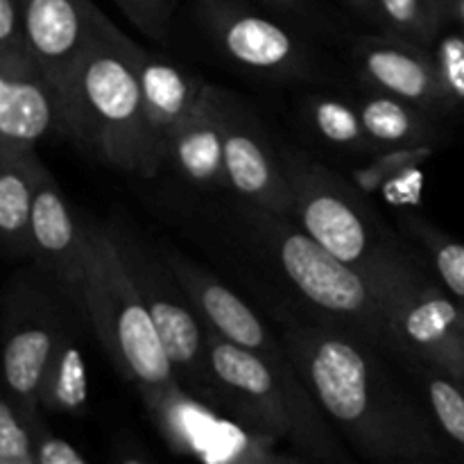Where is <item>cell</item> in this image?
Here are the masks:
<instances>
[{
  "label": "cell",
  "mask_w": 464,
  "mask_h": 464,
  "mask_svg": "<svg viewBox=\"0 0 464 464\" xmlns=\"http://www.w3.org/2000/svg\"><path fill=\"white\" fill-rule=\"evenodd\" d=\"M462 385H464V381H462Z\"/></svg>",
  "instance_id": "f35d334b"
},
{
  "label": "cell",
  "mask_w": 464,
  "mask_h": 464,
  "mask_svg": "<svg viewBox=\"0 0 464 464\" xmlns=\"http://www.w3.org/2000/svg\"><path fill=\"white\" fill-rule=\"evenodd\" d=\"M352 66L370 91L394 95L449 121L430 48L392 34H362L352 45Z\"/></svg>",
  "instance_id": "2e32d148"
},
{
  "label": "cell",
  "mask_w": 464,
  "mask_h": 464,
  "mask_svg": "<svg viewBox=\"0 0 464 464\" xmlns=\"http://www.w3.org/2000/svg\"><path fill=\"white\" fill-rule=\"evenodd\" d=\"M86 317L118 374L150 399L181 385L111 231L89 225Z\"/></svg>",
  "instance_id": "8992f818"
},
{
  "label": "cell",
  "mask_w": 464,
  "mask_h": 464,
  "mask_svg": "<svg viewBox=\"0 0 464 464\" xmlns=\"http://www.w3.org/2000/svg\"><path fill=\"white\" fill-rule=\"evenodd\" d=\"M356 104L362 125L379 150L440 145L447 139L442 118L401 98L370 91Z\"/></svg>",
  "instance_id": "ffe728a7"
},
{
  "label": "cell",
  "mask_w": 464,
  "mask_h": 464,
  "mask_svg": "<svg viewBox=\"0 0 464 464\" xmlns=\"http://www.w3.org/2000/svg\"><path fill=\"white\" fill-rule=\"evenodd\" d=\"M399 231L421 254L440 285L464 306V243L444 234L415 211L399 213Z\"/></svg>",
  "instance_id": "603a6c76"
},
{
  "label": "cell",
  "mask_w": 464,
  "mask_h": 464,
  "mask_svg": "<svg viewBox=\"0 0 464 464\" xmlns=\"http://www.w3.org/2000/svg\"><path fill=\"white\" fill-rule=\"evenodd\" d=\"M143 93V154L139 175L154 179L166 168L172 136L202 95L207 82L163 54L136 48Z\"/></svg>",
  "instance_id": "9a60e30c"
},
{
  "label": "cell",
  "mask_w": 464,
  "mask_h": 464,
  "mask_svg": "<svg viewBox=\"0 0 464 464\" xmlns=\"http://www.w3.org/2000/svg\"><path fill=\"white\" fill-rule=\"evenodd\" d=\"M449 447L464 456V385L438 367L401 361Z\"/></svg>",
  "instance_id": "cb8c5ba5"
},
{
  "label": "cell",
  "mask_w": 464,
  "mask_h": 464,
  "mask_svg": "<svg viewBox=\"0 0 464 464\" xmlns=\"http://www.w3.org/2000/svg\"><path fill=\"white\" fill-rule=\"evenodd\" d=\"M270 464H320V462H311V460H306V458H288V456H279V453H276L275 458H272V462Z\"/></svg>",
  "instance_id": "d590c367"
},
{
  "label": "cell",
  "mask_w": 464,
  "mask_h": 464,
  "mask_svg": "<svg viewBox=\"0 0 464 464\" xmlns=\"http://www.w3.org/2000/svg\"><path fill=\"white\" fill-rule=\"evenodd\" d=\"M62 127V95L39 63L0 62V150H36Z\"/></svg>",
  "instance_id": "e0dca14e"
},
{
  "label": "cell",
  "mask_w": 464,
  "mask_h": 464,
  "mask_svg": "<svg viewBox=\"0 0 464 464\" xmlns=\"http://www.w3.org/2000/svg\"><path fill=\"white\" fill-rule=\"evenodd\" d=\"M111 23L93 0H23L27 48L62 98L72 72Z\"/></svg>",
  "instance_id": "5bb4252c"
},
{
  "label": "cell",
  "mask_w": 464,
  "mask_h": 464,
  "mask_svg": "<svg viewBox=\"0 0 464 464\" xmlns=\"http://www.w3.org/2000/svg\"><path fill=\"white\" fill-rule=\"evenodd\" d=\"M32 258L72 315L86 317L89 222L77 218L53 172H45L32 218Z\"/></svg>",
  "instance_id": "30bf717a"
},
{
  "label": "cell",
  "mask_w": 464,
  "mask_h": 464,
  "mask_svg": "<svg viewBox=\"0 0 464 464\" xmlns=\"http://www.w3.org/2000/svg\"><path fill=\"white\" fill-rule=\"evenodd\" d=\"M27 426H30L32 435H34L39 464H86L84 458H82L66 440L50 433V429L44 424L41 417L34 421H27Z\"/></svg>",
  "instance_id": "1f68e13d"
},
{
  "label": "cell",
  "mask_w": 464,
  "mask_h": 464,
  "mask_svg": "<svg viewBox=\"0 0 464 464\" xmlns=\"http://www.w3.org/2000/svg\"><path fill=\"white\" fill-rule=\"evenodd\" d=\"M127 21L157 44H168L175 18V0H113Z\"/></svg>",
  "instance_id": "f1b7e54d"
},
{
  "label": "cell",
  "mask_w": 464,
  "mask_h": 464,
  "mask_svg": "<svg viewBox=\"0 0 464 464\" xmlns=\"http://www.w3.org/2000/svg\"><path fill=\"white\" fill-rule=\"evenodd\" d=\"M161 254L175 272L184 293L188 295L198 315L202 317L204 326L216 331L220 338L261 356L279 374H297V367L290 361L284 340L267 329L266 322L240 295H236L229 285L222 284L218 276L198 266L186 254L170 247L161 249Z\"/></svg>",
  "instance_id": "8fae6325"
},
{
  "label": "cell",
  "mask_w": 464,
  "mask_h": 464,
  "mask_svg": "<svg viewBox=\"0 0 464 464\" xmlns=\"http://www.w3.org/2000/svg\"><path fill=\"white\" fill-rule=\"evenodd\" d=\"M421 186H424L421 166H412L385 181L376 198H381L385 204L397 208L399 213L415 211L421 204Z\"/></svg>",
  "instance_id": "4dcf8cb0"
},
{
  "label": "cell",
  "mask_w": 464,
  "mask_h": 464,
  "mask_svg": "<svg viewBox=\"0 0 464 464\" xmlns=\"http://www.w3.org/2000/svg\"><path fill=\"white\" fill-rule=\"evenodd\" d=\"M45 172L36 150H0V238L12 258H32V218Z\"/></svg>",
  "instance_id": "d6986e66"
},
{
  "label": "cell",
  "mask_w": 464,
  "mask_h": 464,
  "mask_svg": "<svg viewBox=\"0 0 464 464\" xmlns=\"http://www.w3.org/2000/svg\"><path fill=\"white\" fill-rule=\"evenodd\" d=\"M290 193L293 220L338 261L374 284L385 270L406 258L412 245L390 229L349 177L306 159L299 152H281Z\"/></svg>",
  "instance_id": "5b68a950"
},
{
  "label": "cell",
  "mask_w": 464,
  "mask_h": 464,
  "mask_svg": "<svg viewBox=\"0 0 464 464\" xmlns=\"http://www.w3.org/2000/svg\"><path fill=\"white\" fill-rule=\"evenodd\" d=\"M225 166L234 198L293 218V193L281 152L252 109L231 93H225Z\"/></svg>",
  "instance_id": "4fadbf2b"
},
{
  "label": "cell",
  "mask_w": 464,
  "mask_h": 464,
  "mask_svg": "<svg viewBox=\"0 0 464 464\" xmlns=\"http://www.w3.org/2000/svg\"><path fill=\"white\" fill-rule=\"evenodd\" d=\"M225 93L208 84L172 136L166 166L184 184L207 193L229 190L225 166Z\"/></svg>",
  "instance_id": "ac0fdd59"
},
{
  "label": "cell",
  "mask_w": 464,
  "mask_h": 464,
  "mask_svg": "<svg viewBox=\"0 0 464 464\" xmlns=\"http://www.w3.org/2000/svg\"><path fill=\"white\" fill-rule=\"evenodd\" d=\"M353 14H358L361 18H365L367 23H372L374 27H379V9H376V0H343Z\"/></svg>",
  "instance_id": "e575fe53"
},
{
  "label": "cell",
  "mask_w": 464,
  "mask_h": 464,
  "mask_svg": "<svg viewBox=\"0 0 464 464\" xmlns=\"http://www.w3.org/2000/svg\"><path fill=\"white\" fill-rule=\"evenodd\" d=\"M444 25L460 27L464 32V0H435Z\"/></svg>",
  "instance_id": "836d02e7"
},
{
  "label": "cell",
  "mask_w": 464,
  "mask_h": 464,
  "mask_svg": "<svg viewBox=\"0 0 464 464\" xmlns=\"http://www.w3.org/2000/svg\"><path fill=\"white\" fill-rule=\"evenodd\" d=\"M438 152V145H417V148H390L381 150L379 154L370 159L365 166L353 168L349 179L358 186L365 195L374 198L379 195L381 186L394 175L412 166H424L433 154Z\"/></svg>",
  "instance_id": "4316f807"
},
{
  "label": "cell",
  "mask_w": 464,
  "mask_h": 464,
  "mask_svg": "<svg viewBox=\"0 0 464 464\" xmlns=\"http://www.w3.org/2000/svg\"><path fill=\"white\" fill-rule=\"evenodd\" d=\"M306 127L324 145L353 157H374L381 150L367 134L356 102L331 95H308L302 104Z\"/></svg>",
  "instance_id": "7402d4cb"
},
{
  "label": "cell",
  "mask_w": 464,
  "mask_h": 464,
  "mask_svg": "<svg viewBox=\"0 0 464 464\" xmlns=\"http://www.w3.org/2000/svg\"><path fill=\"white\" fill-rule=\"evenodd\" d=\"M199 30L238 71L266 82H315L324 68L297 25L256 12L245 0H193Z\"/></svg>",
  "instance_id": "9c48e42d"
},
{
  "label": "cell",
  "mask_w": 464,
  "mask_h": 464,
  "mask_svg": "<svg viewBox=\"0 0 464 464\" xmlns=\"http://www.w3.org/2000/svg\"><path fill=\"white\" fill-rule=\"evenodd\" d=\"M34 59L23 25V0H0V62Z\"/></svg>",
  "instance_id": "f546056e"
},
{
  "label": "cell",
  "mask_w": 464,
  "mask_h": 464,
  "mask_svg": "<svg viewBox=\"0 0 464 464\" xmlns=\"http://www.w3.org/2000/svg\"><path fill=\"white\" fill-rule=\"evenodd\" d=\"M379 30L430 48L444 30L435 0H376Z\"/></svg>",
  "instance_id": "d4e9b609"
},
{
  "label": "cell",
  "mask_w": 464,
  "mask_h": 464,
  "mask_svg": "<svg viewBox=\"0 0 464 464\" xmlns=\"http://www.w3.org/2000/svg\"><path fill=\"white\" fill-rule=\"evenodd\" d=\"M207 343L225 415L275 442L285 440L311 462L353 464L302 376L279 374L261 356L220 338L208 326Z\"/></svg>",
  "instance_id": "277c9868"
},
{
  "label": "cell",
  "mask_w": 464,
  "mask_h": 464,
  "mask_svg": "<svg viewBox=\"0 0 464 464\" xmlns=\"http://www.w3.org/2000/svg\"><path fill=\"white\" fill-rule=\"evenodd\" d=\"M281 340L334 429L372 464H451V447L385 353L352 331L275 306Z\"/></svg>",
  "instance_id": "6da1fadb"
},
{
  "label": "cell",
  "mask_w": 464,
  "mask_h": 464,
  "mask_svg": "<svg viewBox=\"0 0 464 464\" xmlns=\"http://www.w3.org/2000/svg\"><path fill=\"white\" fill-rule=\"evenodd\" d=\"M430 54L438 68L447 118H464V32L444 27L430 45Z\"/></svg>",
  "instance_id": "484cf974"
},
{
  "label": "cell",
  "mask_w": 464,
  "mask_h": 464,
  "mask_svg": "<svg viewBox=\"0 0 464 464\" xmlns=\"http://www.w3.org/2000/svg\"><path fill=\"white\" fill-rule=\"evenodd\" d=\"M109 231L152 315L159 338L179 383L193 397L202 399L204 403L222 412V390L211 370L207 326L177 281L175 272L163 258L161 249L150 252L140 240L131 238L127 231Z\"/></svg>",
  "instance_id": "ba28073f"
},
{
  "label": "cell",
  "mask_w": 464,
  "mask_h": 464,
  "mask_svg": "<svg viewBox=\"0 0 464 464\" xmlns=\"http://www.w3.org/2000/svg\"><path fill=\"white\" fill-rule=\"evenodd\" d=\"M222 213L236 245L288 293L290 306L281 308L311 322L352 331L394 356L383 311L370 284L356 270L326 252L293 218L240 198Z\"/></svg>",
  "instance_id": "7a4b0ae2"
},
{
  "label": "cell",
  "mask_w": 464,
  "mask_h": 464,
  "mask_svg": "<svg viewBox=\"0 0 464 464\" xmlns=\"http://www.w3.org/2000/svg\"><path fill=\"white\" fill-rule=\"evenodd\" d=\"M399 361L464 381V306L440 285L417 249L372 284Z\"/></svg>",
  "instance_id": "52a82bcc"
},
{
  "label": "cell",
  "mask_w": 464,
  "mask_h": 464,
  "mask_svg": "<svg viewBox=\"0 0 464 464\" xmlns=\"http://www.w3.org/2000/svg\"><path fill=\"white\" fill-rule=\"evenodd\" d=\"M0 464H39L34 435L7 394L0 401Z\"/></svg>",
  "instance_id": "83f0119b"
},
{
  "label": "cell",
  "mask_w": 464,
  "mask_h": 464,
  "mask_svg": "<svg viewBox=\"0 0 464 464\" xmlns=\"http://www.w3.org/2000/svg\"><path fill=\"white\" fill-rule=\"evenodd\" d=\"M41 412L48 415H84L89 406V367L77 340L66 334L50 358L39 392Z\"/></svg>",
  "instance_id": "44dd1931"
},
{
  "label": "cell",
  "mask_w": 464,
  "mask_h": 464,
  "mask_svg": "<svg viewBox=\"0 0 464 464\" xmlns=\"http://www.w3.org/2000/svg\"><path fill=\"white\" fill-rule=\"evenodd\" d=\"M383 464H399V462H383Z\"/></svg>",
  "instance_id": "74e56055"
},
{
  "label": "cell",
  "mask_w": 464,
  "mask_h": 464,
  "mask_svg": "<svg viewBox=\"0 0 464 464\" xmlns=\"http://www.w3.org/2000/svg\"><path fill=\"white\" fill-rule=\"evenodd\" d=\"M136 48L116 23L91 45L63 91L62 136L104 166L139 175L143 93Z\"/></svg>",
  "instance_id": "3957f363"
},
{
  "label": "cell",
  "mask_w": 464,
  "mask_h": 464,
  "mask_svg": "<svg viewBox=\"0 0 464 464\" xmlns=\"http://www.w3.org/2000/svg\"><path fill=\"white\" fill-rule=\"evenodd\" d=\"M7 311L12 313L5 317V394L25 421H34L41 417L39 392L45 370L68 331L53 304L32 290L23 288L21 299L16 293V304H9Z\"/></svg>",
  "instance_id": "7c38bea8"
},
{
  "label": "cell",
  "mask_w": 464,
  "mask_h": 464,
  "mask_svg": "<svg viewBox=\"0 0 464 464\" xmlns=\"http://www.w3.org/2000/svg\"><path fill=\"white\" fill-rule=\"evenodd\" d=\"M256 3L275 12L276 16L293 21L297 27L329 30V21H324V14L317 9L315 0H256Z\"/></svg>",
  "instance_id": "d6a6232c"
},
{
  "label": "cell",
  "mask_w": 464,
  "mask_h": 464,
  "mask_svg": "<svg viewBox=\"0 0 464 464\" xmlns=\"http://www.w3.org/2000/svg\"><path fill=\"white\" fill-rule=\"evenodd\" d=\"M116 464H150L143 456H136V453H125V456L118 458Z\"/></svg>",
  "instance_id": "8d00e7d4"
}]
</instances>
